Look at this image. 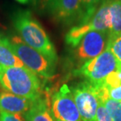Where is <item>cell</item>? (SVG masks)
Here are the masks:
<instances>
[{
    "label": "cell",
    "mask_w": 121,
    "mask_h": 121,
    "mask_svg": "<svg viewBox=\"0 0 121 121\" xmlns=\"http://www.w3.org/2000/svg\"><path fill=\"white\" fill-rule=\"evenodd\" d=\"M118 66L115 57L106 48L98 57L83 63L75 71V75L83 76L90 83L96 85L102 83L111 72L117 71Z\"/></svg>",
    "instance_id": "cell-4"
},
{
    "label": "cell",
    "mask_w": 121,
    "mask_h": 121,
    "mask_svg": "<svg viewBox=\"0 0 121 121\" xmlns=\"http://www.w3.org/2000/svg\"><path fill=\"white\" fill-rule=\"evenodd\" d=\"M0 65L6 67H24L25 65L12 50L9 38L0 40Z\"/></svg>",
    "instance_id": "cell-11"
},
{
    "label": "cell",
    "mask_w": 121,
    "mask_h": 121,
    "mask_svg": "<svg viewBox=\"0 0 121 121\" xmlns=\"http://www.w3.org/2000/svg\"><path fill=\"white\" fill-rule=\"evenodd\" d=\"M108 38L109 34L106 31H89L83 36L79 45L75 47V58L83 64L98 57L106 50Z\"/></svg>",
    "instance_id": "cell-6"
},
{
    "label": "cell",
    "mask_w": 121,
    "mask_h": 121,
    "mask_svg": "<svg viewBox=\"0 0 121 121\" xmlns=\"http://www.w3.org/2000/svg\"><path fill=\"white\" fill-rule=\"evenodd\" d=\"M0 85L6 91L35 101L43 96L42 83L35 72L27 67L0 65Z\"/></svg>",
    "instance_id": "cell-2"
},
{
    "label": "cell",
    "mask_w": 121,
    "mask_h": 121,
    "mask_svg": "<svg viewBox=\"0 0 121 121\" xmlns=\"http://www.w3.org/2000/svg\"><path fill=\"white\" fill-rule=\"evenodd\" d=\"M97 121H112V117L106 109L103 102L99 101L97 110Z\"/></svg>",
    "instance_id": "cell-18"
},
{
    "label": "cell",
    "mask_w": 121,
    "mask_h": 121,
    "mask_svg": "<svg viewBox=\"0 0 121 121\" xmlns=\"http://www.w3.org/2000/svg\"><path fill=\"white\" fill-rule=\"evenodd\" d=\"M109 98L121 102V84L109 90Z\"/></svg>",
    "instance_id": "cell-20"
},
{
    "label": "cell",
    "mask_w": 121,
    "mask_h": 121,
    "mask_svg": "<svg viewBox=\"0 0 121 121\" xmlns=\"http://www.w3.org/2000/svg\"><path fill=\"white\" fill-rule=\"evenodd\" d=\"M9 40L12 50L25 67L43 78H51L54 76L56 63L27 45L20 37L14 35Z\"/></svg>",
    "instance_id": "cell-3"
},
{
    "label": "cell",
    "mask_w": 121,
    "mask_h": 121,
    "mask_svg": "<svg viewBox=\"0 0 121 121\" xmlns=\"http://www.w3.org/2000/svg\"><path fill=\"white\" fill-rule=\"evenodd\" d=\"M117 70H118V71H119L120 74V76H121V66H120V65H119V66H118Z\"/></svg>",
    "instance_id": "cell-23"
},
{
    "label": "cell",
    "mask_w": 121,
    "mask_h": 121,
    "mask_svg": "<svg viewBox=\"0 0 121 121\" xmlns=\"http://www.w3.org/2000/svg\"><path fill=\"white\" fill-rule=\"evenodd\" d=\"M24 117L26 121H54L48 100L43 96L32 101Z\"/></svg>",
    "instance_id": "cell-10"
},
{
    "label": "cell",
    "mask_w": 121,
    "mask_h": 121,
    "mask_svg": "<svg viewBox=\"0 0 121 121\" xmlns=\"http://www.w3.org/2000/svg\"><path fill=\"white\" fill-rule=\"evenodd\" d=\"M104 105L109 112L112 121H121V102L108 98L104 102Z\"/></svg>",
    "instance_id": "cell-15"
},
{
    "label": "cell",
    "mask_w": 121,
    "mask_h": 121,
    "mask_svg": "<svg viewBox=\"0 0 121 121\" xmlns=\"http://www.w3.org/2000/svg\"><path fill=\"white\" fill-rule=\"evenodd\" d=\"M15 1L18 2L19 3H21V4H27L31 1V0H15Z\"/></svg>",
    "instance_id": "cell-22"
},
{
    "label": "cell",
    "mask_w": 121,
    "mask_h": 121,
    "mask_svg": "<svg viewBox=\"0 0 121 121\" xmlns=\"http://www.w3.org/2000/svg\"><path fill=\"white\" fill-rule=\"evenodd\" d=\"M109 35L121 33V0H109Z\"/></svg>",
    "instance_id": "cell-12"
},
{
    "label": "cell",
    "mask_w": 121,
    "mask_h": 121,
    "mask_svg": "<svg viewBox=\"0 0 121 121\" xmlns=\"http://www.w3.org/2000/svg\"><path fill=\"white\" fill-rule=\"evenodd\" d=\"M107 49L110 50L117 60L118 65L121 66V33L109 35Z\"/></svg>",
    "instance_id": "cell-14"
},
{
    "label": "cell",
    "mask_w": 121,
    "mask_h": 121,
    "mask_svg": "<svg viewBox=\"0 0 121 121\" xmlns=\"http://www.w3.org/2000/svg\"><path fill=\"white\" fill-rule=\"evenodd\" d=\"M54 121H62V120H57V119H55V118H54Z\"/></svg>",
    "instance_id": "cell-25"
},
{
    "label": "cell",
    "mask_w": 121,
    "mask_h": 121,
    "mask_svg": "<svg viewBox=\"0 0 121 121\" xmlns=\"http://www.w3.org/2000/svg\"><path fill=\"white\" fill-rule=\"evenodd\" d=\"M32 101L8 91H3L0 93V111L24 116L30 108Z\"/></svg>",
    "instance_id": "cell-9"
},
{
    "label": "cell",
    "mask_w": 121,
    "mask_h": 121,
    "mask_svg": "<svg viewBox=\"0 0 121 121\" xmlns=\"http://www.w3.org/2000/svg\"><path fill=\"white\" fill-rule=\"evenodd\" d=\"M3 38H4V37H3V36H2V33L0 32V40H1V39H3Z\"/></svg>",
    "instance_id": "cell-24"
},
{
    "label": "cell",
    "mask_w": 121,
    "mask_h": 121,
    "mask_svg": "<svg viewBox=\"0 0 121 121\" xmlns=\"http://www.w3.org/2000/svg\"><path fill=\"white\" fill-rule=\"evenodd\" d=\"M30 2L33 4V6L35 7H39V6H40L41 3H42L43 0H31Z\"/></svg>",
    "instance_id": "cell-21"
},
{
    "label": "cell",
    "mask_w": 121,
    "mask_h": 121,
    "mask_svg": "<svg viewBox=\"0 0 121 121\" xmlns=\"http://www.w3.org/2000/svg\"><path fill=\"white\" fill-rule=\"evenodd\" d=\"M60 0H43L39 8L48 14L54 16L58 7Z\"/></svg>",
    "instance_id": "cell-17"
},
{
    "label": "cell",
    "mask_w": 121,
    "mask_h": 121,
    "mask_svg": "<svg viewBox=\"0 0 121 121\" xmlns=\"http://www.w3.org/2000/svg\"><path fill=\"white\" fill-rule=\"evenodd\" d=\"M0 121H26L23 115L0 111Z\"/></svg>",
    "instance_id": "cell-19"
},
{
    "label": "cell",
    "mask_w": 121,
    "mask_h": 121,
    "mask_svg": "<svg viewBox=\"0 0 121 121\" xmlns=\"http://www.w3.org/2000/svg\"><path fill=\"white\" fill-rule=\"evenodd\" d=\"M82 13V0H60L54 17L64 25L79 23Z\"/></svg>",
    "instance_id": "cell-8"
},
{
    "label": "cell",
    "mask_w": 121,
    "mask_h": 121,
    "mask_svg": "<svg viewBox=\"0 0 121 121\" xmlns=\"http://www.w3.org/2000/svg\"><path fill=\"white\" fill-rule=\"evenodd\" d=\"M102 83L107 87L108 90L116 86H118L121 84V76L118 70L111 72L108 75V76L104 79Z\"/></svg>",
    "instance_id": "cell-16"
},
{
    "label": "cell",
    "mask_w": 121,
    "mask_h": 121,
    "mask_svg": "<svg viewBox=\"0 0 121 121\" xmlns=\"http://www.w3.org/2000/svg\"><path fill=\"white\" fill-rule=\"evenodd\" d=\"M50 110L55 119L62 121H82L72 91L67 84H63L53 94Z\"/></svg>",
    "instance_id": "cell-5"
},
{
    "label": "cell",
    "mask_w": 121,
    "mask_h": 121,
    "mask_svg": "<svg viewBox=\"0 0 121 121\" xmlns=\"http://www.w3.org/2000/svg\"><path fill=\"white\" fill-rule=\"evenodd\" d=\"M72 94L83 121H97L99 101L94 94L92 84L83 82L72 88Z\"/></svg>",
    "instance_id": "cell-7"
},
{
    "label": "cell",
    "mask_w": 121,
    "mask_h": 121,
    "mask_svg": "<svg viewBox=\"0 0 121 121\" xmlns=\"http://www.w3.org/2000/svg\"><path fill=\"white\" fill-rule=\"evenodd\" d=\"M12 22L20 38L29 47L57 63V55L53 43L40 23L28 9H18L12 16Z\"/></svg>",
    "instance_id": "cell-1"
},
{
    "label": "cell",
    "mask_w": 121,
    "mask_h": 121,
    "mask_svg": "<svg viewBox=\"0 0 121 121\" xmlns=\"http://www.w3.org/2000/svg\"><path fill=\"white\" fill-rule=\"evenodd\" d=\"M102 1L103 0H82V13L79 24L87 22Z\"/></svg>",
    "instance_id": "cell-13"
}]
</instances>
